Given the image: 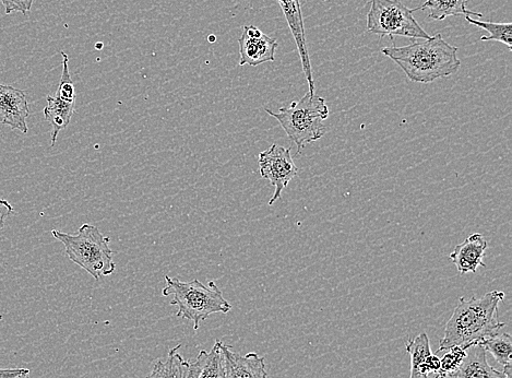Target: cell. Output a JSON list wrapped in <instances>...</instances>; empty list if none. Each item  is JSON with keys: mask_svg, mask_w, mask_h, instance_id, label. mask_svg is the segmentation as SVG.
Here are the masks:
<instances>
[{"mask_svg": "<svg viewBox=\"0 0 512 378\" xmlns=\"http://www.w3.org/2000/svg\"><path fill=\"white\" fill-rule=\"evenodd\" d=\"M505 300L502 291H491L478 298H460L459 303L445 326L444 338L439 342L437 353L452 348L468 349L480 344L505 327L499 322V304Z\"/></svg>", "mask_w": 512, "mask_h": 378, "instance_id": "1", "label": "cell"}, {"mask_svg": "<svg viewBox=\"0 0 512 378\" xmlns=\"http://www.w3.org/2000/svg\"><path fill=\"white\" fill-rule=\"evenodd\" d=\"M381 53L394 61L416 84H431L439 78L455 75L461 66L458 47L447 43L440 33L407 46L384 47Z\"/></svg>", "mask_w": 512, "mask_h": 378, "instance_id": "2", "label": "cell"}, {"mask_svg": "<svg viewBox=\"0 0 512 378\" xmlns=\"http://www.w3.org/2000/svg\"><path fill=\"white\" fill-rule=\"evenodd\" d=\"M166 286L162 293L164 297L173 295L171 305L177 306L176 315L183 320L193 322L198 330L201 323L208 320L212 314H228L232 305L223 297L216 282L209 281L204 285L198 279L184 282L180 279L165 277Z\"/></svg>", "mask_w": 512, "mask_h": 378, "instance_id": "3", "label": "cell"}, {"mask_svg": "<svg viewBox=\"0 0 512 378\" xmlns=\"http://www.w3.org/2000/svg\"><path fill=\"white\" fill-rule=\"evenodd\" d=\"M266 112L276 118L285 134L297 146V155L327 133L324 122L329 116V108L326 100L316 93L308 91L300 101H293L277 113L269 109Z\"/></svg>", "mask_w": 512, "mask_h": 378, "instance_id": "4", "label": "cell"}, {"mask_svg": "<svg viewBox=\"0 0 512 378\" xmlns=\"http://www.w3.org/2000/svg\"><path fill=\"white\" fill-rule=\"evenodd\" d=\"M56 240L65 246L66 255L71 262L85 269L95 280L114 274L113 251L110 239L92 224H82L77 234H68L53 230Z\"/></svg>", "mask_w": 512, "mask_h": 378, "instance_id": "5", "label": "cell"}, {"mask_svg": "<svg viewBox=\"0 0 512 378\" xmlns=\"http://www.w3.org/2000/svg\"><path fill=\"white\" fill-rule=\"evenodd\" d=\"M421 8L410 9L400 0H372L367 15V30L379 37H406L410 39H430L431 35L416 21L413 14Z\"/></svg>", "mask_w": 512, "mask_h": 378, "instance_id": "6", "label": "cell"}, {"mask_svg": "<svg viewBox=\"0 0 512 378\" xmlns=\"http://www.w3.org/2000/svg\"><path fill=\"white\" fill-rule=\"evenodd\" d=\"M258 162L261 177L275 187V193L269 200V206H272L278 202L284 189L299 174V169L293 161L291 148L278 144H273L268 150L260 152Z\"/></svg>", "mask_w": 512, "mask_h": 378, "instance_id": "7", "label": "cell"}, {"mask_svg": "<svg viewBox=\"0 0 512 378\" xmlns=\"http://www.w3.org/2000/svg\"><path fill=\"white\" fill-rule=\"evenodd\" d=\"M240 45V66L257 67L268 62H275L278 42L268 37L255 26H245L242 37L238 39Z\"/></svg>", "mask_w": 512, "mask_h": 378, "instance_id": "8", "label": "cell"}, {"mask_svg": "<svg viewBox=\"0 0 512 378\" xmlns=\"http://www.w3.org/2000/svg\"><path fill=\"white\" fill-rule=\"evenodd\" d=\"M285 19L288 21L289 28L296 42L297 51H299L303 72L309 86V92L315 93V81L313 78V69L311 58H309L306 42L304 18L302 13L301 0H277Z\"/></svg>", "mask_w": 512, "mask_h": 378, "instance_id": "9", "label": "cell"}, {"mask_svg": "<svg viewBox=\"0 0 512 378\" xmlns=\"http://www.w3.org/2000/svg\"><path fill=\"white\" fill-rule=\"evenodd\" d=\"M30 115L26 92L0 84V124L8 125L23 134L28 133Z\"/></svg>", "mask_w": 512, "mask_h": 378, "instance_id": "10", "label": "cell"}, {"mask_svg": "<svg viewBox=\"0 0 512 378\" xmlns=\"http://www.w3.org/2000/svg\"><path fill=\"white\" fill-rule=\"evenodd\" d=\"M221 350L224 359V378H268L265 358L250 352L246 356L234 352L232 347L222 342Z\"/></svg>", "mask_w": 512, "mask_h": 378, "instance_id": "11", "label": "cell"}, {"mask_svg": "<svg viewBox=\"0 0 512 378\" xmlns=\"http://www.w3.org/2000/svg\"><path fill=\"white\" fill-rule=\"evenodd\" d=\"M407 352L411 357L410 378H434L440 370V358L432 353L430 338L426 333L407 342Z\"/></svg>", "mask_w": 512, "mask_h": 378, "instance_id": "12", "label": "cell"}, {"mask_svg": "<svg viewBox=\"0 0 512 378\" xmlns=\"http://www.w3.org/2000/svg\"><path fill=\"white\" fill-rule=\"evenodd\" d=\"M488 244L481 233H473L454 252L449 255L460 274L476 273L480 267H486L483 262Z\"/></svg>", "mask_w": 512, "mask_h": 378, "instance_id": "13", "label": "cell"}, {"mask_svg": "<svg viewBox=\"0 0 512 378\" xmlns=\"http://www.w3.org/2000/svg\"><path fill=\"white\" fill-rule=\"evenodd\" d=\"M448 376L449 378H507L504 372L488 364L486 351L479 344L467 349L466 356L458 368Z\"/></svg>", "mask_w": 512, "mask_h": 378, "instance_id": "14", "label": "cell"}, {"mask_svg": "<svg viewBox=\"0 0 512 378\" xmlns=\"http://www.w3.org/2000/svg\"><path fill=\"white\" fill-rule=\"evenodd\" d=\"M222 341L217 340L210 351L201 350L193 363H189V378H224Z\"/></svg>", "mask_w": 512, "mask_h": 378, "instance_id": "15", "label": "cell"}, {"mask_svg": "<svg viewBox=\"0 0 512 378\" xmlns=\"http://www.w3.org/2000/svg\"><path fill=\"white\" fill-rule=\"evenodd\" d=\"M47 106L43 113L45 120L50 123L52 127V143L54 147L58 134L67 128L73 118L76 110V103L66 102L58 97L49 96L46 98Z\"/></svg>", "mask_w": 512, "mask_h": 378, "instance_id": "16", "label": "cell"}, {"mask_svg": "<svg viewBox=\"0 0 512 378\" xmlns=\"http://www.w3.org/2000/svg\"><path fill=\"white\" fill-rule=\"evenodd\" d=\"M181 347L172 348L165 361L158 360L146 378H189V363L178 352Z\"/></svg>", "mask_w": 512, "mask_h": 378, "instance_id": "17", "label": "cell"}, {"mask_svg": "<svg viewBox=\"0 0 512 378\" xmlns=\"http://www.w3.org/2000/svg\"><path fill=\"white\" fill-rule=\"evenodd\" d=\"M469 0H426L421 10H428V17L433 20H444L451 16H475L482 18V14L467 9Z\"/></svg>", "mask_w": 512, "mask_h": 378, "instance_id": "18", "label": "cell"}, {"mask_svg": "<svg viewBox=\"0 0 512 378\" xmlns=\"http://www.w3.org/2000/svg\"><path fill=\"white\" fill-rule=\"evenodd\" d=\"M466 20L470 25L480 27L486 30L490 35L488 37H482L481 41H497L505 44L508 50H512V25L511 23H494L490 21H480L467 16Z\"/></svg>", "mask_w": 512, "mask_h": 378, "instance_id": "19", "label": "cell"}, {"mask_svg": "<svg viewBox=\"0 0 512 378\" xmlns=\"http://www.w3.org/2000/svg\"><path fill=\"white\" fill-rule=\"evenodd\" d=\"M486 352H490L493 358L503 366L511 363L512 341L511 336L506 333L498 334L480 342Z\"/></svg>", "mask_w": 512, "mask_h": 378, "instance_id": "20", "label": "cell"}, {"mask_svg": "<svg viewBox=\"0 0 512 378\" xmlns=\"http://www.w3.org/2000/svg\"><path fill=\"white\" fill-rule=\"evenodd\" d=\"M467 349L463 348H452L445 352V356L440 359V370L438 372L439 378H446L451 372H454L460 363L462 362L464 356H466Z\"/></svg>", "mask_w": 512, "mask_h": 378, "instance_id": "21", "label": "cell"}, {"mask_svg": "<svg viewBox=\"0 0 512 378\" xmlns=\"http://www.w3.org/2000/svg\"><path fill=\"white\" fill-rule=\"evenodd\" d=\"M34 0H0L5 7L6 15L21 13L27 15L32 8Z\"/></svg>", "mask_w": 512, "mask_h": 378, "instance_id": "22", "label": "cell"}, {"mask_svg": "<svg viewBox=\"0 0 512 378\" xmlns=\"http://www.w3.org/2000/svg\"><path fill=\"white\" fill-rule=\"evenodd\" d=\"M14 212V207L7 200L0 198V231L5 227V221Z\"/></svg>", "mask_w": 512, "mask_h": 378, "instance_id": "23", "label": "cell"}, {"mask_svg": "<svg viewBox=\"0 0 512 378\" xmlns=\"http://www.w3.org/2000/svg\"><path fill=\"white\" fill-rule=\"evenodd\" d=\"M30 374L28 369H0V378H22Z\"/></svg>", "mask_w": 512, "mask_h": 378, "instance_id": "24", "label": "cell"}, {"mask_svg": "<svg viewBox=\"0 0 512 378\" xmlns=\"http://www.w3.org/2000/svg\"><path fill=\"white\" fill-rule=\"evenodd\" d=\"M434 378H439L438 375H436Z\"/></svg>", "mask_w": 512, "mask_h": 378, "instance_id": "25", "label": "cell"}, {"mask_svg": "<svg viewBox=\"0 0 512 378\" xmlns=\"http://www.w3.org/2000/svg\"><path fill=\"white\" fill-rule=\"evenodd\" d=\"M325 2H326V0H325Z\"/></svg>", "mask_w": 512, "mask_h": 378, "instance_id": "26", "label": "cell"}]
</instances>
